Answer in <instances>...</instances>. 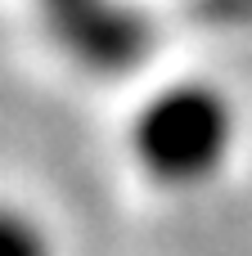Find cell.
Masks as SVG:
<instances>
[{
    "label": "cell",
    "instance_id": "cell-1",
    "mask_svg": "<svg viewBox=\"0 0 252 256\" xmlns=\"http://www.w3.org/2000/svg\"><path fill=\"white\" fill-rule=\"evenodd\" d=\"M239 140L243 122L234 99L203 76H176L153 86L126 122V148L135 171L171 194L216 184L234 162Z\"/></svg>",
    "mask_w": 252,
    "mask_h": 256
},
{
    "label": "cell",
    "instance_id": "cell-2",
    "mask_svg": "<svg viewBox=\"0 0 252 256\" xmlns=\"http://www.w3.org/2000/svg\"><path fill=\"white\" fill-rule=\"evenodd\" d=\"M0 256H63L59 252V234L50 230V220L18 202V198H0Z\"/></svg>",
    "mask_w": 252,
    "mask_h": 256
}]
</instances>
